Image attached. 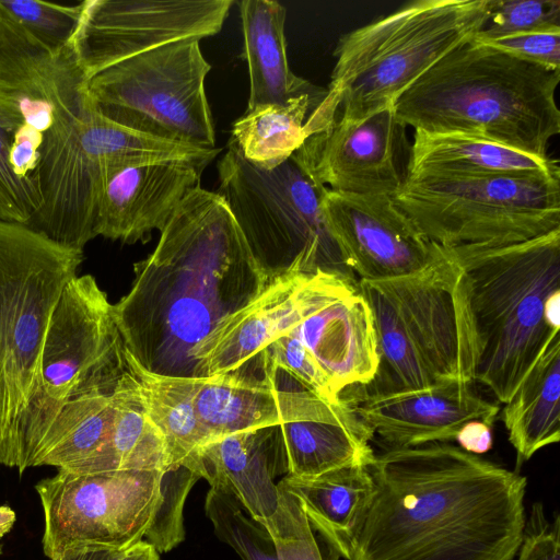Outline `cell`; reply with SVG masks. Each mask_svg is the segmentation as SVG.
<instances>
[{"mask_svg":"<svg viewBox=\"0 0 560 560\" xmlns=\"http://www.w3.org/2000/svg\"><path fill=\"white\" fill-rule=\"evenodd\" d=\"M346 560H514L527 478L448 442L386 448Z\"/></svg>","mask_w":560,"mask_h":560,"instance_id":"obj_1","label":"cell"},{"mask_svg":"<svg viewBox=\"0 0 560 560\" xmlns=\"http://www.w3.org/2000/svg\"><path fill=\"white\" fill-rule=\"evenodd\" d=\"M133 270L130 291L113 304L125 352L151 373L194 378L195 350L271 280L224 199L199 185Z\"/></svg>","mask_w":560,"mask_h":560,"instance_id":"obj_2","label":"cell"},{"mask_svg":"<svg viewBox=\"0 0 560 560\" xmlns=\"http://www.w3.org/2000/svg\"><path fill=\"white\" fill-rule=\"evenodd\" d=\"M560 70L533 65L472 39L440 59L394 103L413 130L485 139L547 159L560 132Z\"/></svg>","mask_w":560,"mask_h":560,"instance_id":"obj_3","label":"cell"},{"mask_svg":"<svg viewBox=\"0 0 560 560\" xmlns=\"http://www.w3.org/2000/svg\"><path fill=\"white\" fill-rule=\"evenodd\" d=\"M479 339L475 381L505 404L560 329V230L510 244L448 246Z\"/></svg>","mask_w":560,"mask_h":560,"instance_id":"obj_4","label":"cell"},{"mask_svg":"<svg viewBox=\"0 0 560 560\" xmlns=\"http://www.w3.org/2000/svg\"><path fill=\"white\" fill-rule=\"evenodd\" d=\"M490 0H416L343 34L328 92L361 120L394 105L425 71L485 26Z\"/></svg>","mask_w":560,"mask_h":560,"instance_id":"obj_5","label":"cell"},{"mask_svg":"<svg viewBox=\"0 0 560 560\" xmlns=\"http://www.w3.org/2000/svg\"><path fill=\"white\" fill-rule=\"evenodd\" d=\"M219 187L256 260L273 279L322 270L358 281L326 222L317 184L293 153L273 168L246 161L233 139L218 162Z\"/></svg>","mask_w":560,"mask_h":560,"instance_id":"obj_6","label":"cell"},{"mask_svg":"<svg viewBox=\"0 0 560 560\" xmlns=\"http://www.w3.org/2000/svg\"><path fill=\"white\" fill-rule=\"evenodd\" d=\"M217 155V149L171 142L114 124L91 104L45 133L35 172L42 203L26 225L83 250L96 237L97 205L114 163L185 160L208 165Z\"/></svg>","mask_w":560,"mask_h":560,"instance_id":"obj_7","label":"cell"},{"mask_svg":"<svg viewBox=\"0 0 560 560\" xmlns=\"http://www.w3.org/2000/svg\"><path fill=\"white\" fill-rule=\"evenodd\" d=\"M82 261L83 250L0 220V465L5 467L36 389L49 318Z\"/></svg>","mask_w":560,"mask_h":560,"instance_id":"obj_8","label":"cell"},{"mask_svg":"<svg viewBox=\"0 0 560 560\" xmlns=\"http://www.w3.org/2000/svg\"><path fill=\"white\" fill-rule=\"evenodd\" d=\"M126 370L113 304L94 277L75 276L49 318L36 389L20 423L10 468L22 474L33 467L63 406L93 392H113Z\"/></svg>","mask_w":560,"mask_h":560,"instance_id":"obj_9","label":"cell"},{"mask_svg":"<svg viewBox=\"0 0 560 560\" xmlns=\"http://www.w3.org/2000/svg\"><path fill=\"white\" fill-rule=\"evenodd\" d=\"M393 199L443 246L518 243L560 230V175L404 177Z\"/></svg>","mask_w":560,"mask_h":560,"instance_id":"obj_10","label":"cell"},{"mask_svg":"<svg viewBox=\"0 0 560 560\" xmlns=\"http://www.w3.org/2000/svg\"><path fill=\"white\" fill-rule=\"evenodd\" d=\"M199 42L172 43L97 72L86 82L94 109L142 135L215 148L205 85L211 66Z\"/></svg>","mask_w":560,"mask_h":560,"instance_id":"obj_11","label":"cell"},{"mask_svg":"<svg viewBox=\"0 0 560 560\" xmlns=\"http://www.w3.org/2000/svg\"><path fill=\"white\" fill-rule=\"evenodd\" d=\"M160 470L58 469L35 489L44 514L46 557L68 547L126 550L142 540L163 501Z\"/></svg>","mask_w":560,"mask_h":560,"instance_id":"obj_12","label":"cell"},{"mask_svg":"<svg viewBox=\"0 0 560 560\" xmlns=\"http://www.w3.org/2000/svg\"><path fill=\"white\" fill-rule=\"evenodd\" d=\"M420 270L375 282L396 307L434 384L472 385L480 346L467 275L448 246Z\"/></svg>","mask_w":560,"mask_h":560,"instance_id":"obj_13","label":"cell"},{"mask_svg":"<svg viewBox=\"0 0 560 560\" xmlns=\"http://www.w3.org/2000/svg\"><path fill=\"white\" fill-rule=\"evenodd\" d=\"M233 0H84L73 38L88 80L152 49L218 34Z\"/></svg>","mask_w":560,"mask_h":560,"instance_id":"obj_14","label":"cell"},{"mask_svg":"<svg viewBox=\"0 0 560 560\" xmlns=\"http://www.w3.org/2000/svg\"><path fill=\"white\" fill-rule=\"evenodd\" d=\"M260 369L258 375L236 370L197 378L195 406L210 441L295 421L330 422L372 433L347 399L330 404L285 371L264 363Z\"/></svg>","mask_w":560,"mask_h":560,"instance_id":"obj_15","label":"cell"},{"mask_svg":"<svg viewBox=\"0 0 560 560\" xmlns=\"http://www.w3.org/2000/svg\"><path fill=\"white\" fill-rule=\"evenodd\" d=\"M322 208L330 233L359 280L380 282L413 273L434 255L435 244L393 196L326 188Z\"/></svg>","mask_w":560,"mask_h":560,"instance_id":"obj_16","label":"cell"},{"mask_svg":"<svg viewBox=\"0 0 560 560\" xmlns=\"http://www.w3.org/2000/svg\"><path fill=\"white\" fill-rule=\"evenodd\" d=\"M91 106L73 42L50 51L0 26V128L46 133Z\"/></svg>","mask_w":560,"mask_h":560,"instance_id":"obj_17","label":"cell"},{"mask_svg":"<svg viewBox=\"0 0 560 560\" xmlns=\"http://www.w3.org/2000/svg\"><path fill=\"white\" fill-rule=\"evenodd\" d=\"M336 277L317 270L271 279L257 298L221 322L195 350L198 378L232 373L257 358L316 310Z\"/></svg>","mask_w":560,"mask_h":560,"instance_id":"obj_18","label":"cell"},{"mask_svg":"<svg viewBox=\"0 0 560 560\" xmlns=\"http://www.w3.org/2000/svg\"><path fill=\"white\" fill-rule=\"evenodd\" d=\"M405 127L393 106L361 120L336 117L294 152L312 178L325 188L358 195L394 196L404 177L397 165Z\"/></svg>","mask_w":560,"mask_h":560,"instance_id":"obj_19","label":"cell"},{"mask_svg":"<svg viewBox=\"0 0 560 560\" xmlns=\"http://www.w3.org/2000/svg\"><path fill=\"white\" fill-rule=\"evenodd\" d=\"M205 164L185 160L114 163L100 196L95 236L145 243L162 231L180 201L199 185Z\"/></svg>","mask_w":560,"mask_h":560,"instance_id":"obj_20","label":"cell"},{"mask_svg":"<svg viewBox=\"0 0 560 560\" xmlns=\"http://www.w3.org/2000/svg\"><path fill=\"white\" fill-rule=\"evenodd\" d=\"M472 385L433 384L423 389L365 394L348 400L360 420L387 445L410 447L455 441L469 421L493 425L500 408L480 397Z\"/></svg>","mask_w":560,"mask_h":560,"instance_id":"obj_21","label":"cell"},{"mask_svg":"<svg viewBox=\"0 0 560 560\" xmlns=\"http://www.w3.org/2000/svg\"><path fill=\"white\" fill-rule=\"evenodd\" d=\"M288 332L308 349L339 396L368 385L377 372L373 316L358 281L336 277L316 310Z\"/></svg>","mask_w":560,"mask_h":560,"instance_id":"obj_22","label":"cell"},{"mask_svg":"<svg viewBox=\"0 0 560 560\" xmlns=\"http://www.w3.org/2000/svg\"><path fill=\"white\" fill-rule=\"evenodd\" d=\"M210 487L236 498L258 523L276 512V478L288 474L280 425L224 435L203 445L190 469Z\"/></svg>","mask_w":560,"mask_h":560,"instance_id":"obj_23","label":"cell"},{"mask_svg":"<svg viewBox=\"0 0 560 560\" xmlns=\"http://www.w3.org/2000/svg\"><path fill=\"white\" fill-rule=\"evenodd\" d=\"M560 175L558 160L538 159L459 133L413 130L404 177L476 178Z\"/></svg>","mask_w":560,"mask_h":560,"instance_id":"obj_24","label":"cell"},{"mask_svg":"<svg viewBox=\"0 0 560 560\" xmlns=\"http://www.w3.org/2000/svg\"><path fill=\"white\" fill-rule=\"evenodd\" d=\"M338 104L327 89L291 97L282 103L246 109L232 127V137L243 158L270 170L287 161L314 133L336 117Z\"/></svg>","mask_w":560,"mask_h":560,"instance_id":"obj_25","label":"cell"},{"mask_svg":"<svg viewBox=\"0 0 560 560\" xmlns=\"http://www.w3.org/2000/svg\"><path fill=\"white\" fill-rule=\"evenodd\" d=\"M240 14L244 52L249 75L247 108L316 91V86L293 73L288 63L284 24L287 10L273 0H243Z\"/></svg>","mask_w":560,"mask_h":560,"instance_id":"obj_26","label":"cell"},{"mask_svg":"<svg viewBox=\"0 0 560 560\" xmlns=\"http://www.w3.org/2000/svg\"><path fill=\"white\" fill-rule=\"evenodd\" d=\"M517 463L560 440V336H556L501 411Z\"/></svg>","mask_w":560,"mask_h":560,"instance_id":"obj_27","label":"cell"},{"mask_svg":"<svg viewBox=\"0 0 560 560\" xmlns=\"http://www.w3.org/2000/svg\"><path fill=\"white\" fill-rule=\"evenodd\" d=\"M115 416L105 446L90 459L65 470H172L165 441L149 418L136 376L128 370L113 390Z\"/></svg>","mask_w":560,"mask_h":560,"instance_id":"obj_28","label":"cell"},{"mask_svg":"<svg viewBox=\"0 0 560 560\" xmlns=\"http://www.w3.org/2000/svg\"><path fill=\"white\" fill-rule=\"evenodd\" d=\"M372 485L368 466L341 468L311 478L285 475L277 483L299 500L313 530L342 558L352 525Z\"/></svg>","mask_w":560,"mask_h":560,"instance_id":"obj_29","label":"cell"},{"mask_svg":"<svg viewBox=\"0 0 560 560\" xmlns=\"http://www.w3.org/2000/svg\"><path fill=\"white\" fill-rule=\"evenodd\" d=\"M124 353L127 370L138 381L144 409L165 441L172 470H190L200 448L210 442L195 406L197 378L151 373Z\"/></svg>","mask_w":560,"mask_h":560,"instance_id":"obj_30","label":"cell"},{"mask_svg":"<svg viewBox=\"0 0 560 560\" xmlns=\"http://www.w3.org/2000/svg\"><path fill=\"white\" fill-rule=\"evenodd\" d=\"M114 416L113 392H93L70 400L46 433L33 467L70 469L90 459L107 443Z\"/></svg>","mask_w":560,"mask_h":560,"instance_id":"obj_31","label":"cell"},{"mask_svg":"<svg viewBox=\"0 0 560 560\" xmlns=\"http://www.w3.org/2000/svg\"><path fill=\"white\" fill-rule=\"evenodd\" d=\"M288 462V474L317 477L334 470L369 466L375 453L373 434L341 424L295 421L280 425Z\"/></svg>","mask_w":560,"mask_h":560,"instance_id":"obj_32","label":"cell"},{"mask_svg":"<svg viewBox=\"0 0 560 560\" xmlns=\"http://www.w3.org/2000/svg\"><path fill=\"white\" fill-rule=\"evenodd\" d=\"M374 322L378 368L366 394L423 389L434 383L389 298L377 283L358 280Z\"/></svg>","mask_w":560,"mask_h":560,"instance_id":"obj_33","label":"cell"},{"mask_svg":"<svg viewBox=\"0 0 560 560\" xmlns=\"http://www.w3.org/2000/svg\"><path fill=\"white\" fill-rule=\"evenodd\" d=\"M83 1L59 4L38 0H0V26L50 51L69 46L74 38Z\"/></svg>","mask_w":560,"mask_h":560,"instance_id":"obj_34","label":"cell"},{"mask_svg":"<svg viewBox=\"0 0 560 560\" xmlns=\"http://www.w3.org/2000/svg\"><path fill=\"white\" fill-rule=\"evenodd\" d=\"M205 510L215 536L231 547L241 560H279L269 533L234 495L210 488Z\"/></svg>","mask_w":560,"mask_h":560,"instance_id":"obj_35","label":"cell"},{"mask_svg":"<svg viewBox=\"0 0 560 560\" xmlns=\"http://www.w3.org/2000/svg\"><path fill=\"white\" fill-rule=\"evenodd\" d=\"M276 512L260 522L269 533L279 560H324L314 530L299 500L278 487Z\"/></svg>","mask_w":560,"mask_h":560,"instance_id":"obj_36","label":"cell"},{"mask_svg":"<svg viewBox=\"0 0 560 560\" xmlns=\"http://www.w3.org/2000/svg\"><path fill=\"white\" fill-rule=\"evenodd\" d=\"M560 28L559 0H490L489 16L478 37Z\"/></svg>","mask_w":560,"mask_h":560,"instance_id":"obj_37","label":"cell"},{"mask_svg":"<svg viewBox=\"0 0 560 560\" xmlns=\"http://www.w3.org/2000/svg\"><path fill=\"white\" fill-rule=\"evenodd\" d=\"M259 363L279 368L330 404L342 398L335 392L329 376L303 342L290 332L275 339L256 358Z\"/></svg>","mask_w":560,"mask_h":560,"instance_id":"obj_38","label":"cell"},{"mask_svg":"<svg viewBox=\"0 0 560 560\" xmlns=\"http://www.w3.org/2000/svg\"><path fill=\"white\" fill-rule=\"evenodd\" d=\"M198 479L200 478L186 467H178L164 474L163 501L151 528L144 536L145 541L159 553L172 550L184 540V503Z\"/></svg>","mask_w":560,"mask_h":560,"instance_id":"obj_39","label":"cell"},{"mask_svg":"<svg viewBox=\"0 0 560 560\" xmlns=\"http://www.w3.org/2000/svg\"><path fill=\"white\" fill-rule=\"evenodd\" d=\"M472 42L533 65L560 70V28L490 38L475 36Z\"/></svg>","mask_w":560,"mask_h":560,"instance_id":"obj_40","label":"cell"},{"mask_svg":"<svg viewBox=\"0 0 560 560\" xmlns=\"http://www.w3.org/2000/svg\"><path fill=\"white\" fill-rule=\"evenodd\" d=\"M11 136L0 128V220L27 224L42 199L36 185L20 180L8 161Z\"/></svg>","mask_w":560,"mask_h":560,"instance_id":"obj_41","label":"cell"},{"mask_svg":"<svg viewBox=\"0 0 560 560\" xmlns=\"http://www.w3.org/2000/svg\"><path fill=\"white\" fill-rule=\"evenodd\" d=\"M517 560H560V520L549 521L544 506L535 503L525 522Z\"/></svg>","mask_w":560,"mask_h":560,"instance_id":"obj_42","label":"cell"},{"mask_svg":"<svg viewBox=\"0 0 560 560\" xmlns=\"http://www.w3.org/2000/svg\"><path fill=\"white\" fill-rule=\"evenodd\" d=\"M45 133L23 125L11 136L8 161L12 173L23 182L36 185L35 172L40 160Z\"/></svg>","mask_w":560,"mask_h":560,"instance_id":"obj_43","label":"cell"},{"mask_svg":"<svg viewBox=\"0 0 560 560\" xmlns=\"http://www.w3.org/2000/svg\"><path fill=\"white\" fill-rule=\"evenodd\" d=\"M455 441L468 453L485 454L492 447V425L480 420L469 421L459 430Z\"/></svg>","mask_w":560,"mask_h":560,"instance_id":"obj_44","label":"cell"},{"mask_svg":"<svg viewBox=\"0 0 560 560\" xmlns=\"http://www.w3.org/2000/svg\"><path fill=\"white\" fill-rule=\"evenodd\" d=\"M126 550L75 546L59 550L49 560H121Z\"/></svg>","mask_w":560,"mask_h":560,"instance_id":"obj_45","label":"cell"},{"mask_svg":"<svg viewBox=\"0 0 560 560\" xmlns=\"http://www.w3.org/2000/svg\"><path fill=\"white\" fill-rule=\"evenodd\" d=\"M121 560H160V553L145 540L128 548Z\"/></svg>","mask_w":560,"mask_h":560,"instance_id":"obj_46","label":"cell"},{"mask_svg":"<svg viewBox=\"0 0 560 560\" xmlns=\"http://www.w3.org/2000/svg\"><path fill=\"white\" fill-rule=\"evenodd\" d=\"M15 520L16 515L11 508L0 505V539L13 527Z\"/></svg>","mask_w":560,"mask_h":560,"instance_id":"obj_47","label":"cell"}]
</instances>
